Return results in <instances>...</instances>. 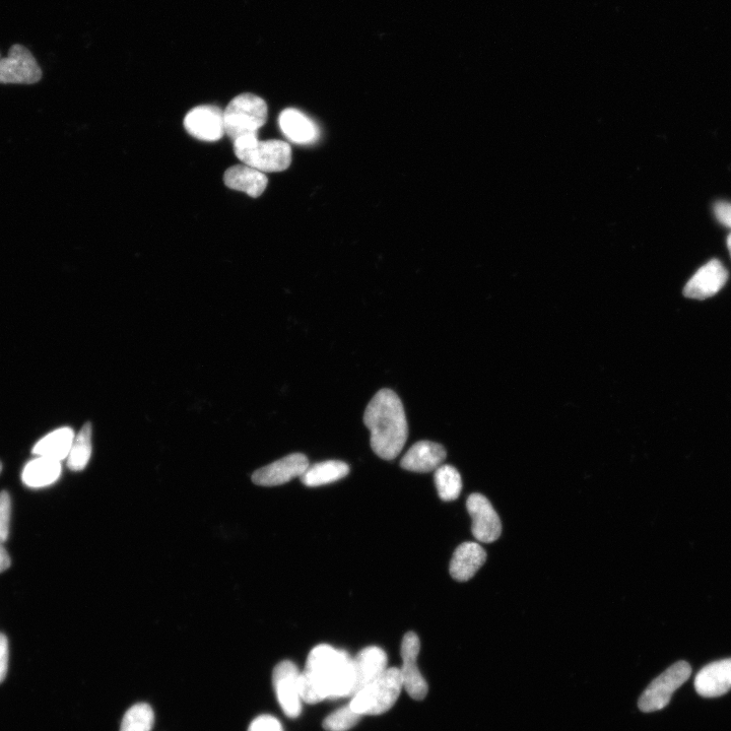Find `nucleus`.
Masks as SVG:
<instances>
[{"label":"nucleus","instance_id":"obj_1","mask_svg":"<svg viewBox=\"0 0 731 731\" xmlns=\"http://www.w3.org/2000/svg\"><path fill=\"white\" fill-rule=\"evenodd\" d=\"M302 701L317 704L326 699L351 697L353 658L343 650L321 644L311 650L299 680Z\"/></svg>","mask_w":731,"mask_h":731},{"label":"nucleus","instance_id":"obj_2","mask_svg":"<svg viewBox=\"0 0 731 731\" xmlns=\"http://www.w3.org/2000/svg\"><path fill=\"white\" fill-rule=\"evenodd\" d=\"M364 424L371 433V447L380 458L393 460L404 449L409 427L401 398L391 389H381L372 398Z\"/></svg>","mask_w":731,"mask_h":731},{"label":"nucleus","instance_id":"obj_3","mask_svg":"<svg viewBox=\"0 0 731 731\" xmlns=\"http://www.w3.org/2000/svg\"><path fill=\"white\" fill-rule=\"evenodd\" d=\"M236 157L245 165L263 173L282 172L292 164V148L283 141H259L257 136L234 143Z\"/></svg>","mask_w":731,"mask_h":731},{"label":"nucleus","instance_id":"obj_4","mask_svg":"<svg viewBox=\"0 0 731 731\" xmlns=\"http://www.w3.org/2000/svg\"><path fill=\"white\" fill-rule=\"evenodd\" d=\"M268 104L253 94L234 98L224 111L226 135L235 141L257 136L258 130L268 120Z\"/></svg>","mask_w":731,"mask_h":731},{"label":"nucleus","instance_id":"obj_5","mask_svg":"<svg viewBox=\"0 0 731 731\" xmlns=\"http://www.w3.org/2000/svg\"><path fill=\"white\" fill-rule=\"evenodd\" d=\"M401 670L387 669L373 684L352 697L350 706L360 715H380L389 711L403 689Z\"/></svg>","mask_w":731,"mask_h":731},{"label":"nucleus","instance_id":"obj_6","mask_svg":"<svg viewBox=\"0 0 731 731\" xmlns=\"http://www.w3.org/2000/svg\"><path fill=\"white\" fill-rule=\"evenodd\" d=\"M691 674L692 669L688 662L679 661L673 664L646 688L638 701L639 709L644 713H651L666 708L675 692L689 680Z\"/></svg>","mask_w":731,"mask_h":731},{"label":"nucleus","instance_id":"obj_7","mask_svg":"<svg viewBox=\"0 0 731 731\" xmlns=\"http://www.w3.org/2000/svg\"><path fill=\"white\" fill-rule=\"evenodd\" d=\"M42 70L34 55L23 45L15 44L9 55L0 58V84L34 85L41 81Z\"/></svg>","mask_w":731,"mask_h":731},{"label":"nucleus","instance_id":"obj_8","mask_svg":"<svg viewBox=\"0 0 731 731\" xmlns=\"http://www.w3.org/2000/svg\"><path fill=\"white\" fill-rule=\"evenodd\" d=\"M184 127L196 140L218 142L226 135L224 111L213 105L195 107L185 116Z\"/></svg>","mask_w":731,"mask_h":731},{"label":"nucleus","instance_id":"obj_9","mask_svg":"<svg viewBox=\"0 0 731 731\" xmlns=\"http://www.w3.org/2000/svg\"><path fill=\"white\" fill-rule=\"evenodd\" d=\"M301 672L290 660L282 661L273 673V685L278 701L284 713L290 718H297L302 712V698L299 680Z\"/></svg>","mask_w":731,"mask_h":731},{"label":"nucleus","instance_id":"obj_10","mask_svg":"<svg viewBox=\"0 0 731 731\" xmlns=\"http://www.w3.org/2000/svg\"><path fill=\"white\" fill-rule=\"evenodd\" d=\"M309 468V460L302 453H293L257 470L252 481L257 486L275 487L301 478Z\"/></svg>","mask_w":731,"mask_h":731},{"label":"nucleus","instance_id":"obj_11","mask_svg":"<svg viewBox=\"0 0 731 731\" xmlns=\"http://www.w3.org/2000/svg\"><path fill=\"white\" fill-rule=\"evenodd\" d=\"M421 643L418 635L409 632L405 635L401 654L403 668L401 670L403 685L409 695L418 701L424 700L428 694V685L418 668V656Z\"/></svg>","mask_w":731,"mask_h":731},{"label":"nucleus","instance_id":"obj_12","mask_svg":"<svg viewBox=\"0 0 731 731\" xmlns=\"http://www.w3.org/2000/svg\"><path fill=\"white\" fill-rule=\"evenodd\" d=\"M467 508L473 519L474 537L484 544L496 542L501 536L502 525L491 502L481 494H473L467 501Z\"/></svg>","mask_w":731,"mask_h":731},{"label":"nucleus","instance_id":"obj_13","mask_svg":"<svg viewBox=\"0 0 731 731\" xmlns=\"http://www.w3.org/2000/svg\"><path fill=\"white\" fill-rule=\"evenodd\" d=\"M728 273L723 264L713 259L706 263L687 283L684 295L690 299L705 300L715 296L726 284Z\"/></svg>","mask_w":731,"mask_h":731},{"label":"nucleus","instance_id":"obj_14","mask_svg":"<svg viewBox=\"0 0 731 731\" xmlns=\"http://www.w3.org/2000/svg\"><path fill=\"white\" fill-rule=\"evenodd\" d=\"M354 688L351 698L373 684L387 670V655L383 649L371 646L353 658Z\"/></svg>","mask_w":731,"mask_h":731},{"label":"nucleus","instance_id":"obj_15","mask_svg":"<svg viewBox=\"0 0 731 731\" xmlns=\"http://www.w3.org/2000/svg\"><path fill=\"white\" fill-rule=\"evenodd\" d=\"M695 689L704 698H716L731 690V658L712 662L696 676Z\"/></svg>","mask_w":731,"mask_h":731},{"label":"nucleus","instance_id":"obj_16","mask_svg":"<svg viewBox=\"0 0 731 731\" xmlns=\"http://www.w3.org/2000/svg\"><path fill=\"white\" fill-rule=\"evenodd\" d=\"M446 458L444 447L431 441L413 445L401 461V467L409 472L428 474L435 472Z\"/></svg>","mask_w":731,"mask_h":731},{"label":"nucleus","instance_id":"obj_17","mask_svg":"<svg viewBox=\"0 0 731 731\" xmlns=\"http://www.w3.org/2000/svg\"><path fill=\"white\" fill-rule=\"evenodd\" d=\"M279 124L283 134L298 145H312L320 136L318 126L301 111L289 108L279 117Z\"/></svg>","mask_w":731,"mask_h":731},{"label":"nucleus","instance_id":"obj_18","mask_svg":"<svg viewBox=\"0 0 731 731\" xmlns=\"http://www.w3.org/2000/svg\"><path fill=\"white\" fill-rule=\"evenodd\" d=\"M487 560L486 551L477 543H464L453 554L450 575L459 582L471 580Z\"/></svg>","mask_w":731,"mask_h":731},{"label":"nucleus","instance_id":"obj_19","mask_svg":"<svg viewBox=\"0 0 731 731\" xmlns=\"http://www.w3.org/2000/svg\"><path fill=\"white\" fill-rule=\"evenodd\" d=\"M224 183L230 189L257 198L267 189L269 178L263 172L243 164L229 168L224 174Z\"/></svg>","mask_w":731,"mask_h":731},{"label":"nucleus","instance_id":"obj_20","mask_svg":"<svg viewBox=\"0 0 731 731\" xmlns=\"http://www.w3.org/2000/svg\"><path fill=\"white\" fill-rule=\"evenodd\" d=\"M60 475V461L38 456L26 464L22 473V480L27 487L40 489L54 484Z\"/></svg>","mask_w":731,"mask_h":731},{"label":"nucleus","instance_id":"obj_21","mask_svg":"<svg viewBox=\"0 0 731 731\" xmlns=\"http://www.w3.org/2000/svg\"><path fill=\"white\" fill-rule=\"evenodd\" d=\"M75 438V432L72 428L63 427L43 437L34 446L32 452L37 456L61 461L68 458Z\"/></svg>","mask_w":731,"mask_h":731},{"label":"nucleus","instance_id":"obj_22","mask_svg":"<svg viewBox=\"0 0 731 731\" xmlns=\"http://www.w3.org/2000/svg\"><path fill=\"white\" fill-rule=\"evenodd\" d=\"M350 473L349 465L340 460H327L309 465L301 477L302 483L310 488L320 487L338 482Z\"/></svg>","mask_w":731,"mask_h":731},{"label":"nucleus","instance_id":"obj_23","mask_svg":"<svg viewBox=\"0 0 731 731\" xmlns=\"http://www.w3.org/2000/svg\"><path fill=\"white\" fill-rule=\"evenodd\" d=\"M92 424L87 423L75 438L68 456V468L73 472L86 469L92 454Z\"/></svg>","mask_w":731,"mask_h":731},{"label":"nucleus","instance_id":"obj_24","mask_svg":"<svg viewBox=\"0 0 731 731\" xmlns=\"http://www.w3.org/2000/svg\"><path fill=\"white\" fill-rule=\"evenodd\" d=\"M435 485L441 500H456L462 490V481L458 471L452 465L442 464L435 471Z\"/></svg>","mask_w":731,"mask_h":731},{"label":"nucleus","instance_id":"obj_25","mask_svg":"<svg viewBox=\"0 0 731 731\" xmlns=\"http://www.w3.org/2000/svg\"><path fill=\"white\" fill-rule=\"evenodd\" d=\"M155 723L152 707L146 703L136 704L125 713L120 731H151Z\"/></svg>","mask_w":731,"mask_h":731},{"label":"nucleus","instance_id":"obj_26","mask_svg":"<svg viewBox=\"0 0 731 731\" xmlns=\"http://www.w3.org/2000/svg\"><path fill=\"white\" fill-rule=\"evenodd\" d=\"M361 718L362 715L354 712L349 704L325 718L323 728L327 731H348L355 727Z\"/></svg>","mask_w":731,"mask_h":731},{"label":"nucleus","instance_id":"obj_27","mask_svg":"<svg viewBox=\"0 0 731 731\" xmlns=\"http://www.w3.org/2000/svg\"><path fill=\"white\" fill-rule=\"evenodd\" d=\"M12 514L11 496L7 491L0 492V542L6 543L10 535Z\"/></svg>","mask_w":731,"mask_h":731},{"label":"nucleus","instance_id":"obj_28","mask_svg":"<svg viewBox=\"0 0 731 731\" xmlns=\"http://www.w3.org/2000/svg\"><path fill=\"white\" fill-rule=\"evenodd\" d=\"M248 731H284V728L276 717L260 715L251 722Z\"/></svg>","mask_w":731,"mask_h":731},{"label":"nucleus","instance_id":"obj_29","mask_svg":"<svg viewBox=\"0 0 731 731\" xmlns=\"http://www.w3.org/2000/svg\"><path fill=\"white\" fill-rule=\"evenodd\" d=\"M9 656V640L5 634L0 633V684L4 683L8 675Z\"/></svg>","mask_w":731,"mask_h":731},{"label":"nucleus","instance_id":"obj_30","mask_svg":"<svg viewBox=\"0 0 731 731\" xmlns=\"http://www.w3.org/2000/svg\"><path fill=\"white\" fill-rule=\"evenodd\" d=\"M717 220L724 226L731 228V204L719 202L714 207Z\"/></svg>","mask_w":731,"mask_h":731},{"label":"nucleus","instance_id":"obj_31","mask_svg":"<svg viewBox=\"0 0 731 731\" xmlns=\"http://www.w3.org/2000/svg\"><path fill=\"white\" fill-rule=\"evenodd\" d=\"M11 567V558L4 547V543L0 542V573L7 571Z\"/></svg>","mask_w":731,"mask_h":731},{"label":"nucleus","instance_id":"obj_32","mask_svg":"<svg viewBox=\"0 0 731 731\" xmlns=\"http://www.w3.org/2000/svg\"><path fill=\"white\" fill-rule=\"evenodd\" d=\"M727 247H728V250H729V253H730V256H731V233L727 237Z\"/></svg>","mask_w":731,"mask_h":731},{"label":"nucleus","instance_id":"obj_33","mask_svg":"<svg viewBox=\"0 0 731 731\" xmlns=\"http://www.w3.org/2000/svg\"><path fill=\"white\" fill-rule=\"evenodd\" d=\"M2 471H3V463L0 462V474H2Z\"/></svg>","mask_w":731,"mask_h":731},{"label":"nucleus","instance_id":"obj_34","mask_svg":"<svg viewBox=\"0 0 731 731\" xmlns=\"http://www.w3.org/2000/svg\"><path fill=\"white\" fill-rule=\"evenodd\" d=\"M0 58H2V56H0Z\"/></svg>","mask_w":731,"mask_h":731}]
</instances>
